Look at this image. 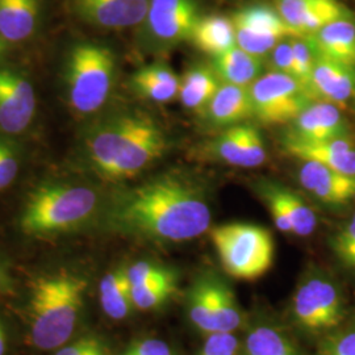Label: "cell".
<instances>
[{
    "label": "cell",
    "instance_id": "obj_1",
    "mask_svg": "<svg viewBox=\"0 0 355 355\" xmlns=\"http://www.w3.org/2000/svg\"><path fill=\"white\" fill-rule=\"evenodd\" d=\"M211 204L203 182L168 171L114 195L107 221L116 232L157 243H180L211 225Z\"/></svg>",
    "mask_w": 355,
    "mask_h": 355
},
{
    "label": "cell",
    "instance_id": "obj_2",
    "mask_svg": "<svg viewBox=\"0 0 355 355\" xmlns=\"http://www.w3.org/2000/svg\"><path fill=\"white\" fill-rule=\"evenodd\" d=\"M167 149L165 130L150 116L139 112L104 120L87 140L94 168L111 180L136 177L164 157Z\"/></svg>",
    "mask_w": 355,
    "mask_h": 355
},
{
    "label": "cell",
    "instance_id": "obj_3",
    "mask_svg": "<svg viewBox=\"0 0 355 355\" xmlns=\"http://www.w3.org/2000/svg\"><path fill=\"white\" fill-rule=\"evenodd\" d=\"M86 292L87 279L71 272L35 280L26 311L29 343L41 352H55L71 341L83 315Z\"/></svg>",
    "mask_w": 355,
    "mask_h": 355
},
{
    "label": "cell",
    "instance_id": "obj_4",
    "mask_svg": "<svg viewBox=\"0 0 355 355\" xmlns=\"http://www.w3.org/2000/svg\"><path fill=\"white\" fill-rule=\"evenodd\" d=\"M101 207L98 191L76 184H48L33 191L20 217L29 236H51L82 227Z\"/></svg>",
    "mask_w": 355,
    "mask_h": 355
},
{
    "label": "cell",
    "instance_id": "obj_5",
    "mask_svg": "<svg viewBox=\"0 0 355 355\" xmlns=\"http://www.w3.org/2000/svg\"><path fill=\"white\" fill-rule=\"evenodd\" d=\"M295 327L309 336L324 337L347 321L343 287L320 267L308 270L293 293L290 309Z\"/></svg>",
    "mask_w": 355,
    "mask_h": 355
},
{
    "label": "cell",
    "instance_id": "obj_6",
    "mask_svg": "<svg viewBox=\"0 0 355 355\" xmlns=\"http://www.w3.org/2000/svg\"><path fill=\"white\" fill-rule=\"evenodd\" d=\"M209 236L224 270L236 279H258L274 263V237L268 229L261 225L221 224L211 229Z\"/></svg>",
    "mask_w": 355,
    "mask_h": 355
},
{
    "label": "cell",
    "instance_id": "obj_7",
    "mask_svg": "<svg viewBox=\"0 0 355 355\" xmlns=\"http://www.w3.org/2000/svg\"><path fill=\"white\" fill-rule=\"evenodd\" d=\"M116 73L114 53L98 44L76 45L67 62V92L76 112L89 114L107 102Z\"/></svg>",
    "mask_w": 355,
    "mask_h": 355
},
{
    "label": "cell",
    "instance_id": "obj_8",
    "mask_svg": "<svg viewBox=\"0 0 355 355\" xmlns=\"http://www.w3.org/2000/svg\"><path fill=\"white\" fill-rule=\"evenodd\" d=\"M186 313L191 324L205 336L236 331L243 322L234 292L214 271L202 272L191 284L186 296Z\"/></svg>",
    "mask_w": 355,
    "mask_h": 355
},
{
    "label": "cell",
    "instance_id": "obj_9",
    "mask_svg": "<svg viewBox=\"0 0 355 355\" xmlns=\"http://www.w3.org/2000/svg\"><path fill=\"white\" fill-rule=\"evenodd\" d=\"M255 119L266 125L292 123L312 101L291 76L268 73L249 86Z\"/></svg>",
    "mask_w": 355,
    "mask_h": 355
},
{
    "label": "cell",
    "instance_id": "obj_10",
    "mask_svg": "<svg viewBox=\"0 0 355 355\" xmlns=\"http://www.w3.org/2000/svg\"><path fill=\"white\" fill-rule=\"evenodd\" d=\"M253 187L280 232L308 237L318 228L316 212L295 191L270 179L257 180Z\"/></svg>",
    "mask_w": 355,
    "mask_h": 355
},
{
    "label": "cell",
    "instance_id": "obj_11",
    "mask_svg": "<svg viewBox=\"0 0 355 355\" xmlns=\"http://www.w3.org/2000/svg\"><path fill=\"white\" fill-rule=\"evenodd\" d=\"M36 112V94L26 76L0 69V129L10 135L24 132Z\"/></svg>",
    "mask_w": 355,
    "mask_h": 355
},
{
    "label": "cell",
    "instance_id": "obj_12",
    "mask_svg": "<svg viewBox=\"0 0 355 355\" xmlns=\"http://www.w3.org/2000/svg\"><path fill=\"white\" fill-rule=\"evenodd\" d=\"M199 19L193 0H150L146 16L153 37L168 46L191 40Z\"/></svg>",
    "mask_w": 355,
    "mask_h": 355
},
{
    "label": "cell",
    "instance_id": "obj_13",
    "mask_svg": "<svg viewBox=\"0 0 355 355\" xmlns=\"http://www.w3.org/2000/svg\"><path fill=\"white\" fill-rule=\"evenodd\" d=\"M350 130L341 108L330 103H311L291 123L286 140L318 144L336 139H349Z\"/></svg>",
    "mask_w": 355,
    "mask_h": 355
},
{
    "label": "cell",
    "instance_id": "obj_14",
    "mask_svg": "<svg viewBox=\"0 0 355 355\" xmlns=\"http://www.w3.org/2000/svg\"><path fill=\"white\" fill-rule=\"evenodd\" d=\"M211 155L230 166L253 168L263 165L267 158L261 132L253 125L227 128L212 141Z\"/></svg>",
    "mask_w": 355,
    "mask_h": 355
},
{
    "label": "cell",
    "instance_id": "obj_15",
    "mask_svg": "<svg viewBox=\"0 0 355 355\" xmlns=\"http://www.w3.org/2000/svg\"><path fill=\"white\" fill-rule=\"evenodd\" d=\"M71 4L76 15L89 24L125 29L146 20L150 0H71Z\"/></svg>",
    "mask_w": 355,
    "mask_h": 355
},
{
    "label": "cell",
    "instance_id": "obj_16",
    "mask_svg": "<svg viewBox=\"0 0 355 355\" xmlns=\"http://www.w3.org/2000/svg\"><path fill=\"white\" fill-rule=\"evenodd\" d=\"M299 182L311 196L329 207H345L355 202V177L336 171L315 161H302Z\"/></svg>",
    "mask_w": 355,
    "mask_h": 355
},
{
    "label": "cell",
    "instance_id": "obj_17",
    "mask_svg": "<svg viewBox=\"0 0 355 355\" xmlns=\"http://www.w3.org/2000/svg\"><path fill=\"white\" fill-rule=\"evenodd\" d=\"M305 91L312 102L330 103L341 108L354 98L355 67L316 55Z\"/></svg>",
    "mask_w": 355,
    "mask_h": 355
},
{
    "label": "cell",
    "instance_id": "obj_18",
    "mask_svg": "<svg viewBox=\"0 0 355 355\" xmlns=\"http://www.w3.org/2000/svg\"><path fill=\"white\" fill-rule=\"evenodd\" d=\"M282 142L284 150L300 161H315L355 177V145L350 139H336L318 144H302L284 139Z\"/></svg>",
    "mask_w": 355,
    "mask_h": 355
},
{
    "label": "cell",
    "instance_id": "obj_19",
    "mask_svg": "<svg viewBox=\"0 0 355 355\" xmlns=\"http://www.w3.org/2000/svg\"><path fill=\"white\" fill-rule=\"evenodd\" d=\"M315 55L355 67V19H343L304 37Z\"/></svg>",
    "mask_w": 355,
    "mask_h": 355
},
{
    "label": "cell",
    "instance_id": "obj_20",
    "mask_svg": "<svg viewBox=\"0 0 355 355\" xmlns=\"http://www.w3.org/2000/svg\"><path fill=\"white\" fill-rule=\"evenodd\" d=\"M203 114L215 127L240 125L254 117L250 89L246 86L221 83Z\"/></svg>",
    "mask_w": 355,
    "mask_h": 355
},
{
    "label": "cell",
    "instance_id": "obj_21",
    "mask_svg": "<svg viewBox=\"0 0 355 355\" xmlns=\"http://www.w3.org/2000/svg\"><path fill=\"white\" fill-rule=\"evenodd\" d=\"M241 355H304L279 322L262 318L253 322L241 343Z\"/></svg>",
    "mask_w": 355,
    "mask_h": 355
},
{
    "label": "cell",
    "instance_id": "obj_22",
    "mask_svg": "<svg viewBox=\"0 0 355 355\" xmlns=\"http://www.w3.org/2000/svg\"><path fill=\"white\" fill-rule=\"evenodd\" d=\"M221 83L212 64H193L180 78L178 96L187 110L203 114Z\"/></svg>",
    "mask_w": 355,
    "mask_h": 355
},
{
    "label": "cell",
    "instance_id": "obj_23",
    "mask_svg": "<svg viewBox=\"0 0 355 355\" xmlns=\"http://www.w3.org/2000/svg\"><path fill=\"white\" fill-rule=\"evenodd\" d=\"M40 0H0V37L20 42L37 26Z\"/></svg>",
    "mask_w": 355,
    "mask_h": 355
},
{
    "label": "cell",
    "instance_id": "obj_24",
    "mask_svg": "<svg viewBox=\"0 0 355 355\" xmlns=\"http://www.w3.org/2000/svg\"><path fill=\"white\" fill-rule=\"evenodd\" d=\"M211 64L223 83L246 87L257 80L263 70L262 57L242 51L237 45L215 55Z\"/></svg>",
    "mask_w": 355,
    "mask_h": 355
},
{
    "label": "cell",
    "instance_id": "obj_25",
    "mask_svg": "<svg viewBox=\"0 0 355 355\" xmlns=\"http://www.w3.org/2000/svg\"><path fill=\"white\" fill-rule=\"evenodd\" d=\"M132 87L146 101L168 103L179 95L180 78L166 64H148L132 76Z\"/></svg>",
    "mask_w": 355,
    "mask_h": 355
},
{
    "label": "cell",
    "instance_id": "obj_26",
    "mask_svg": "<svg viewBox=\"0 0 355 355\" xmlns=\"http://www.w3.org/2000/svg\"><path fill=\"white\" fill-rule=\"evenodd\" d=\"M191 41L199 51L215 57L237 45L236 26L227 16L209 15L200 17L193 28Z\"/></svg>",
    "mask_w": 355,
    "mask_h": 355
},
{
    "label": "cell",
    "instance_id": "obj_27",
    "mask_svg": "<svg viewBox=\"0 0 355 355\" xmlns=\"http://www.w3.org/2000/svg\"><path fill=\"white\" fill-rule=\"evenodd\" d=\"M99 302L105 316L120 321L135 309L128 280L127 267H119L103 277L99 284Z\"/></svg>",
    "mask_w": 355,
    "mask_h": 355
},
{
    "label": "cell",
    "instance_id": "obj_28",
    "mask_svg": "<svg viewBox=\"0 0 355 355\" xmlns=\"http://www.w3.org/2000/svg\"><path fill=\"white\" fill-rule=\"evenodd\" d=\"M232 20L236 29H242L257 36L295 37L290 26L284 23L278 11L265 4L242 8L233 15Z\"/></svg>",
    "mask_w": 355,
    "mask_h": 355
},
{
    "label": "cell",
    "instance_id": "obj_29",
    "mask_svg": "<svg viewBox=\"0 0 355 355\" xmlns=\"http://www.w3.org/2000/svg\"><path fill=\"white\" fill-rule=\"evenodd\" d=\"M135 309L153 311L167 303L178 292V278L130 288Z\"/></svg>",
    "mask_w": 355,
    "mask_h": 355
},
{
    "label": "cell",
    "instance_id": "obj_30",
    "mask_svg": "<svg viewBox=\"0 0 355 355\" xmlns=\"http://www.w3.org/2000/svg\"><path fill=\"white\" fill-rule=\"evenodd\" d=\"M329 246L336 259L355 274V212L333 233Z\"/></svg>",
    "mask_w": 355,
    "mask_h": 355
},
{
    "label": "cell",
    "instance_id": "obj_31",
    "mask_svg": "<svg viewBox=\"0 0 355 355\" xmlns=\"http://www.w3.org/2000/svg\"><path fill=\"white\" fill-rule=\"evenodd\" d=\"M316 355H355V320L321 337Z\"/></svg>",
    "mask_w": 355,
    "mask_h": 355
},
{
    "label": "cell",
    "instance_id": "obj_32",
    "mask_svg": "<svg viewBox=\"0 0 355 355\" xmlns=\"http://www.w3.org/2000/svg\"><path fill=\"white\" fill-rule=\"evenodd\" d=\"M128 280L130 288L142 287L162 280L178 278L177 271L152 261H137L127 267Z\"/></svg>",
    "mask_w": 355,
    "mask_h": 355
},
{
    "label": "cell",
    "instance_id": "obj_33",
    "mask_svg": "<svg viewBox=\"0 0 355 355\" xmlns=\"http://www.w3.org/2000/svg\"><path fill=\"white\" fill-rule=\"evenodd\" d=\"M291 42L293 51V78L305 89L312 76L316 55L304 37H292Z\"/></svg>",
    "mask_w": 355,
    "mask_h": 355
},
{
    "label": "cell",
    "instance_id": "obj_34",
    "mask_svg": "<svg viewBox=\"0 0 355 355\" xmlns=\"http://www.w3.org/2000/svg\"><path fill=\"white\" fill-rule=\"evenodd\" d=\"M196 355H241V343L234 331H217L205 336Z\"/></svg>",
    "mask_w": 355,
    "mask_h": 355
},
{
    "label": "cell",
    "instance_id": "obj_35",
    "mask_svg": "<svg viewBox=\"0 0 355 355\" xmlns=\"http://www.w3.org/2000/svg\"><path fill=\"white\" fill-rule=\"evenodd\" d=\"M313 0H275V10L290 26L295 37H300V28Z\"/></svg>",
    "mask_w": 355,
    "mask_h": 355
},
{
    "label": "cell",
    "instance_id": "obj_36",
    "mask_svg": "<svg viewBox=\"0 0 355 355\" xmlns=\"http://www.w3.org/2000/svg\"><path fill=\"white\" fill-rule=\"evenodd\" d=\"M54 355H110L105 345L94 336H85L69 341L57 349Z\"/></svg>",
    "mask_w": 355,
    "mask_h": 355
},
{
    "label": "cell",
    "instance_id": "obj_37",
    "mask_svg": "<svg viewBox=\"0 0 355 355\" xmlns=\"http://www.w3.org/2000/svg\"><path fill=\"white\" fill-rule=\"evenodd\" d=\"M19 161L12 148L0 140V191L7 189L17 175Z\"/></svg>",
    "mask_w": 355,
    "mask_h": 355
},
{
    "label": "cell",
    "instance_id": "obj_38",
    "mask_svg": "<svg viewBox=\"0 0 355 355\" xmlns=\"http://www.w3.org/2000/svg\"><path fill=\"white\" fill-rule=\"evenodd\" d=\"M270 66L275 73L287 74L293 78V51L291 41H280L270 51Z\"/></svg>",
    "mask_w": 355,
    "mask_h": 355
},
{
    "label": "cell",
    "instance_id": "obj_39",
    "mask_svg": "<svg viewBox=\"0 0 355 355\" xmlns=\"http://www.w3.org/2000/svg\"><path fill=\"white\" fill-rule=\"evenodd\" d=\"M121 355H175L168 343L158 338H142L128 346Z\"/></svg>",
    "mask_w": 355,
    "mask_h": 355
},
{
    "label": "cell",
    "instance_id": "obj_40",
    "mask_svg": "<svg viewBox=\"0 0 355 355\" xmlns=\"http://www.w3.org/2000/svg\"><path fill=\"white\" fill-rule=\"evenodd\" d=\"M11 336L6 321L0 316V355L10 354Z\"/></svg>",
    "mask_w": 355,
    "mask_h": 355
},
{
    "label": "cell",
    "instance_id": "obj_41",
    "mask_svg": "<svg viewBox=\"0 0 355 355\" xmlns=\"http://www.w3.org/2000/svg\"><path fill=\"white\" fill-rule=\"evenodd\" d=\"M13 279L8 270L3 265H0V296L7 295L12 291Z\"/></svg>",
    "mask_w": 355,
    "mask_h": 355
},
{
    "label": "cell",
    "instance_id": "obj_42",
    "mask_svg": "<svg viewBox=\"0 0 355 355\" xmlns=\"http://www.w3.org/2000/svg\"><path fill=\"white\" fill-rule=\"evenodd\" d=\"M6 49V44H4V40L0 37V54Z\"/></svg>",
    "mask_w": 355,
    "mask_h": 355
},
{
    "label": "cell",
    "instance_id": "obj_43",
    "mask_svg": "<svg viewBox=\"0 0 355 355\" xmlns=\"http://www.w3.org/2000/svg\"><path fill=\"white\" fill-rule=\"evenodd\" d=\"M353 99H354V103H355V94H354V98H353Z\"/></svg>",
    "mask_w": 355,
    "mask_h": 355
}]
</instances>
